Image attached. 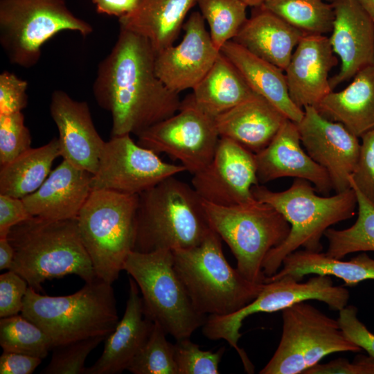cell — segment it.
I'll return each instance as SVG.
<instances>
[{"mask_svg": "<svg viewBox=\"0 0 374 374\" xmlns=\"http://www.w3.org/2000/svg\"><path fill=\"white\" fill-rule=\"evenodd\" d=\"M220 53L235 67L252 91L271 103L288 119L299 123L303 109L289 94L285 71L230 40Z\"/></svg>", "mask_w": 374, "mask_h": 374, "instance_id": "25", "label": "cell"}, {"mask_svg": "<svg viewBox=\"0 0 374 374\" xmlns=\"http://www.w3.org/2000/svg\"><path fill=\"white\" fill-rule=\"evenodd\" d=\"M260 7L305 34L326 35L332 30L333 6L323 0H265Z\"/></svg>", "mask_w": 374, "mask_h": 374, "instance_id": "33", "label": "cell"}, {"mask_svg": "<svg viewBox=\"0 0 374 374\" xmlns=\"http://www.w3.org/2000/svg\"><path fill=\"white\" fill-rule=\"evenodd\" d=\"M30 217L22 199L0 194V238H7L14 226Z\"/></svg>", "mask_w": 374, "mask_h": 374, "instance_id": "44", "label": "cell"}, {"mask_svg": "<svg viewBox=\"0 0 374 374\" xmlns=\"http://www.w3.org/2000/svg\"><path fill=\"white\" fill-rule=\"evenodd\" d=\"M316 108L358 138L374 129V64L359 71L344 89L332 91Z\"/></svg>", "mask_w": 374, "mask_h": 374, "instance_id": "28", "label": "cell"}, {"mask_svg": "<svg viewBox=\"0 0 374 374\" xmlns=\"http://www.w3.org/2000/svg\"><path fill=\"white\" fill-rule=\"evenodd\" d=\"M193 91L197 105L213 118L254 93L239 71L221 53Z\"/></svg>", "mask_w": 374, "mask_h": 374, "instance_id": "30", "label": "cell"}, {"mask_svg": "<svg viewBox=\"0 0 374 374\" xmlns=\"http://www.w3.org/2000/svg\"><path fill=\"white\" fill-rule=\"evenodd\" d=\"M28 288V283L18 274L8 270L0 276V317L19 314Z\"/></svg>", "mask_w": 374, "mask_h": 374, "instance_id": "41", "label": "cell"}, {"mask_svg": "<svg viewBox=\"0 0 374 374\" xmlns=\"http://www.w3.org/2000/svg\"><path fill=\"white\" fill-rule=\"evenodd\" d=\"M197 3L208 24L212 42L220 51L247 21V6L242 0H197Z\"/></svg>", "mask_w": 374, "mask_h": 374, "instance_id": "35", "label": "cell"}, {"mask_svg": "<svg viewBox=\"0 0 374 374\" xmlns=\"http://www.w3.org/2000/svg\"><path fill=\"white\" fill-rule=\"evenodd\" d=\"M175 359L178 374H218L224 347L215 352L202 350L190 338L176 340Z\"/></svg>", "mask_w": 374, "mask_h": 374, "instance_id": "38", "label": "cell"}, {"mask_svg": "<svg viewBox=\"0 0 374 374\" xmlns=\"http://www.w3.org/2000/svg\"><path fill=\"white\" fill-rule=\"evenodd\" d=\"M64 30L86 37L93 28L70 10L66 0H0V44L12 64L33 66L43 44Z\"/></svg>", "mask_w": 374, "mask_h": 374, "instance_id": "10", "label": "cell"}, {"mask_svg": "<svg viewBox=\"0 0 374 374\" xmlns=\"http://www.w3.org/2000/svg\"><path fill=\"white\" fill-rule=\"evenodd\" d=\"M139 195L92 190L80 209L78 226L98 278H118L133 251Z\"/></svg>", "mask_w": 374, "mask_h": 374, "instance_id": "7", "label": "cell"}, {"mask_svg": "<svg viewBox=\"0 0 374 374\" xmlns=\"http://www.w3.org/2000/svg\"><path fill=\"white\" fill-rule=\"evenodd\" d=\"M339 312L337 320L346 337L374 358V334L358 319L357 308L347 305Z\"/></svg>", "mask_w": 374, "mask_h": 374, "instance_id": "43", "label": "cell"}, {"mask_svg": "<svg viewBox=\"0 0 374 374\" xmlns=\"http://www.w3.org/2000/svg\"><path fill=\"white\" fill-rule=\"evenodd\" d=\"M137 143L157 154L179 160L194 175L211 161L220 138L215 118L203 112L191 94L179 110L137 135Z\"/></svg>", "mask_w": 374, "mask_h": 374, "instance_id": "13", "label": "cell"}, {"mask_svg": "<svg viewBox=\"0 0 374 374\" xmlns=\"http://www.w3.org/2000/svg\"><path fill=\"white\" fill-rule=\"evenodd\" d=\"M167 333L154 323L150 335L133 358L127 371L134 374H178L174 344Z\"/></svg>", "mask_w": 374, "mask_h": 374, "instance_id": "36", "label": "cell"}, {"mask_svg": "<svg viewBox=\"0 0 374 374\" xmlns=\"http://www.w3.org/2000/svg\"><path fill=\"white\" fill-rule=\"evenodd\" d=\"M374 21V0H357Z\"/></svg>", "mask_w": 374, "mask_h": 374, "instance_id": "49", "label": "cell"}, {"mask_svg": "<svg viewBox=\"0 0 374 374\" xmlns=\"http://www.w3.org/2000/svg\"><path fill=\"white\" fill-rule=\"evenodd\" d=\"M311 184L295 178L291 186L283 191H272L259 184L251 189L256 199L273 206L290 224L287 238L271 249L264 260L262 267L266 277L275 274L284 258L300 247L321 252V240L326 231L355 213L357 196L352 188L332 196H319Z\"/></svg>", "mask_w": 374, "mask_h": 374, "instance_id": "3", "label": "cell"}, {"mask_svg": "<svg viewBox=\"0 0 374 374\" xmlns=\"http://www.w3.org/2000/svg\"><path fill=\"white\" fill-rule=\"evenodd\" d=\"M255 160L259 184L294 177L309 181L324 195L333 190L328 173L304 151L297 125L288 118L271 142L255 153Z\"/></svg>", "mask_w": 374, "mask_h": 374, "instance_id": "21", "label": "cell"}, {"mask_svg": "<svg viewBox=\"0 0 374 374\" xmlns=\"http://www.w3.org/2000/svg\"><path fill=\"white\" fill-rule=\"evenodd\" d=\"M358 208L356 222L350 227L337 230L328 228L324 236L328 239L326 254L343 259L346 255L358 251H374V205L353 185Z\"/></svg>", "mask_w": 374, "mask_h": 374, "instance_id": "32", "label": "cell"}, {"mask_svg": "<svg viewBox=\"0 0 374 374\" xmlns=\"http://www.w3.org/2000/svg\"><path fill=\"white\" fill-rule=\"evenodd\" d=\"M335 20L329 40L341 61L330 78L332 90L361 70L374 64V21L357 0H334Z\"/></svg>", "mask_w": 374, "mask_h": 374, "instance_id": "18", "label": "cell"}, {"mask_svg": "<svg viewBox=\"0 0 374 374\" xmlns=\"http://www.w3.org/2000/svg\"><path fill=\"white\" fill-rule=\"evenodd\" d=\"M175 176L139 195L133 251L193 247L213 230L202 198Z\"/></svg>", "mask_w": 374, "mask_h": 374, "instance_id": "4", "label": "cell"}, {"mask_svg": "<svg viewBox=\"0 0 374 374\" xmlns=\"http://www.w3.org/2000/svg\"><path fill=\"white\" fill-rule=\"evenodd\" d=\"M60 156L58 138H53L1 166L0 194L23 199L34 193L49 175L53 161Z\"/></svg>", "mask_w": 374, "mask_h": 374, "instance_id": "31", "label": "cell"}, {"mask_svg": "<svg viewBox=\"0 0 374 374\" xmlns=\"http://www.w3.org/2000/svg\"><path fill=\"white\" fill-rule=\"evenodd\" d=\"M301 144L309 156L328 173L336 193L351 188L349 178L359 157V138L341 123L322 116L316 107L303 108L296 123Z\"/></svg>", "mask_w": 374, "mask_h": 374, "instance_id": "16", "label": "cell"}, {"mask_svg": "<svg viewBox=\"0 0 374 374\" xmlns=\"http://www.w3.org/2000/svg\"><path fill=\"white\" fill-rule=\"evenodd\" d=\"M314 374H374V358L358 356L353 363L338 358L327 364H318L312 368Z\"/></svg>", "mask_w": 374, "mask_h": 374, "instance_id": "45", "label": "cell"}, {"mask_svg": "<svg viewBox=\"0 0 374 374\" xmlns=\"http://www.w3.org/2000/svg\"><path fill=\"white\" fill-rule=\"evenodd\" d=\"M349 298L348 290L342 286L334 285L330 276L315 274L304 283L285 276L264 283L257 297L238 311L226 315L208 316L202 327V334L211 340H226L240 355L244 369L251 373L253 366L238 344L242 336L240 330L247 317L259 312L282 311L309 300L323 302L331 310L339 311L348 305Z\"/></svg>", "mask_w": 374, "mask_h": 374, "instance_id": "12", "label": "cell"}, {"mask_svg": "<svg viewBox=\"0 0 374 374\" xmlns=\"http://www.w3.org/2000/svg\"><path fill=\"white\" fill-rule=\"evenodd\" d=\"M283 268L275 274L266 277L265 283L290 276L301 281L308 274L335 276L346 285L353 286L368 279L374 280V259L362 253L350 260L328 256L326 253L296 250L287 256Z\"/></svg>", "mask_w": 374, "mask_h": 374, "instance_id": "29", "label": "cell"}, {"mask_svg": "<svg viewBox=\"0 0 374 374\" xmlns=\"http://www.w3.org/2000/svg\"><path fill=\"white\" fill-rule=\"evenodd\" d=\"M14 259V249L7 238H0V270L11 267Z\"/></svg>", "mask_w": 374, "mask_h": 374, "instance_id": "48", "label": "cell"}, {"mask_svg": "<svg viewBox=\"0 0 374 374\" xmlns=\"http://www.w3.org/2000/svg\"><path fill=\"white\" fill-rule=\"evenodd\" d=\"M100 14L116 16L118 18L132 12L140 0H91Z\"/></svg>", "mask_w": 374, "mask_h": 374, "instance_id": "47", "label": "cell"}, {"mask_svg": "<svg viewBox=\"0 0 374 374\" xmlns=\"http://www.w3.org/2000/svg\"><path fill=\"white\" fill-rule=\"evenodd\" d=\"M258 184L255 154L225 137L220 138L210 163L192 179L203 201L223 206L254 200L251 189Z\"/></svg>", "mask_w": 374, "mask_h": 374, "instance_id": "15", "label": "cell"}, {"mask_svg": "<svg viewBox=\"0 0 374 374\" xmlns=\"http://www.w3.org/2000/svg\"><path fill=\"white\" fill-rule=\"evenodd\" d=\"M211 227L224 240L237 261L236 268L249 280L263 283V262L283 242L290 224L271 205L254 199L229 206L203 201Z\"/></svg>", "mask_w": 374, "mask_h": 374, "instance_id": "8", "label": "cell"}, {"mask_svg": "<svg viewBox=\"0 0 374 374\" xmlns=\"http://www.w3.org/2000/svg\"><path fill=\"white\" fill-rule=\"evenodd\" d=\"M50 112L59 132L61 157L93 175L105 141L95 128L89 105L62 90L53 91Z\"/></svg>", "mask_w": 374, "mask_h": 374, "instance_id": "19", "label": "cell"}, {"mask_svg": "<svg viewBox=\"0 0 374 374\" xmlns=\"http://www.w3.org/2000/svg\"><path fill=\"white\" fill-rule=\"evenodd\" d=\"M104 336L92 337L53 348L48 365L41 371L43 374H84L85 361Z\"/></svg>", "mask_w": 374, "mask_h": 374, "instance_id": "37", "label": "cell"}, {"mask_svg": "<svg viewBox=\"0 0 374 374\" xmlns=\"http://www.w3.org/2000/svg\"><path fill=\"white\" fill-rule=\"evenodd\" d=\"M183 29L181 42L157 53L154 61L158 78L177 93L193 89L220 53L212 42L200 12H192Z\"/></svg>", "mask_w": 374, "mask_h": 374, "instance_id": "17", "label": "cell"}, {"mask_svg": "<svg viewBox=\"0 0 374 374\" xmlns=\"http://www.w3.org/2000/svg\"><path fill=\"white\" fill-rule=\"evenodd\" d=\"M141 293L147 317L176 340L190 338L207 317L194 307L174 267L172 251H132L123 265Z\"/></svg>", "mask_w": 374, "mask_h": 374, "instance_id": "9", "label": "cell"}, {"mask_svg": "<svg viewBox=\"0 0 374 374\" xmlns=\"http://www.w3.org/2000/svg\"><path fill=\"white\" fill-rule=\"evenodd\" d=\"M0 345L5 352L28 355L42 359L52 350L44 332L21 314L1 318Z\"/></svg>", "mask_w": 374, "mask_h": 374, "instance_id": "34", "label": "cell"}, {"mask_svg": "<svg viewBox=\"0 0 374 374\" xmlns=\"http://www.w3.org/2000/svg\"><path fill=\"white\" fill-rule=\"evenodd\" d=\"M258 8L232 40L285 71L305 33L260 6Z\"/></svg>", "mask_w": 374, "mask_h": 374, "instance_id": "26", "label": "cell"}, {"mask_svg": "<svg viewBox=\"0 0 374 374\" xmlns=\"http://www.w3.org/2000/svg\"><path fill=\"white\" fill-rule=\"evenodd\" d=\"M11 270L39 292L46 280L73 274L86 283L97 277L80 234L77 218L51 220L32 216L14 226Z\"/></svg>", "mask_w": 374, "mask_h": 374, "instance_id": "2", "label": "cell"}, {"mask_svg": "<svg viewBox=\"0 0 374 374\" xmlns=\"http://www.w3.org/2000/svg\"><path fill=\"white\" fill-rule=\"evenodd\" d=\"M21 314L44 332L52 349L92 337H107L119 321L112 285L98 278L67 296L42 295L28 287Z\"/></svg>", "mask_w": 374, "mask_h": 374, "instance_id": "5", "label": "cell"}, {"mask_svg": "<svg viewBox=\"0 0 374 374\" xmlns=\"http://www.w3.org/2000/svg\"><path fill=\"white\" fill-rule=\"evenodd\" d=\"M92 175L63 159L23 202L32 216L51 220L75 219L92 190Z\"/></svg>", "mask_w": 374, "mask_h": 374, "instance_id": "22", "label": "cell"}, {"mask_svg": "<svg viewBox=\"0 0 374 374\" xmlns=\"http://www.w3.org/2000/svg\"><path fill=\"white\" fill-rule=\"evenodd\" d=\"M42 361L37 357L3 351L0 357V374H31Z\"/></svg>", "mask_w": 374, "mask_h": 374, "instance_id": "46", "label": "cell"}, {"mask_svg": "<svg viewBox=\"0 0 374 374\" xmlns=\"http://www.w3.org/2000/svg\"><path fill=\"white\" fill-rule=\"evenodd\" d=\"M338 63L329 37L305 34L296 46L285 71L289 94L299 107H317L332 90L328 78Z\"/></svg>", "mask_w": 374, "mask_h": 374, "instance_id": "20", "label": "cell"}, {"mask_svg": "<svg viewBox=\"0 0 374 374\" xmlns=\"http://www.w3.org/2000/svg\"><path fill=\"white\" fill-rule=\"evenodd\" d=\"M213 230L198 245L172 251L174 267L195 309L206 317L238 311L255 299L263 283L251 282L224 256Z\"/></svg>", "mask_w": 374, "mask_h": 374, "instance_id": "6", "label": "cell"}, {"mask_svg": "<svg viewBox=\"0 0 374 374\" xmlns=\"http://www.w3.org/2000/svg\"><path fill=\"white\" fill-rule=\"evenodd\" d=\"M156 53L148 39L120 28L110 53L100 62L94 98L112 116V136L138 135L174 115L181 100L155 71Z\"/></svg>", "mask_w": 374, "mask_h": 374, "instance_id": "1", "label": "cell"}, {"mask_svg": "<svg viewBox=\"0 0 374 374\" xmlns=\"http://www.w3.org/2000/svg\"><path fill=\"white\" fill-rule=\"evenodd\" d=\"M360 138L357 163L349 181L374 205V129Z\"/></svg>", "mask_w": 374, "mask_h": 374, "instance_id": "40", "label": "cell"}, {"mask_svg": "<svg viewBox=\"0 0 374 374\" xmlns=\"http://www.w3.org/2000/svg\"><path fill=\"white\" fill-rule=\"evenodd\" d=\"M31 135L21 112L0 115V165L3 166L30 148Z\"/></svg>", "mask_w": 374, "mask_h": 374, "instance_id": "39", "label": "cell"}, {"mask_svg": "<svg viewBox=\"0 0 374 374\" xmlns=\"http://www.w3.org/2000/svg\"><path fill=\"white\" fill-rule=\"evenodd\" d=\"M247 6L258 8L262 6L265 0H242Z\"/></svg>", "mask_w": 374, "mask_h": 374, "instance_id": "50", "label": "cell"}, {"mask_svg": "<svg viewBox=\"0 0 374 374\" xmlns=\"http://www.w3.org/2000/svg\"><path fill=\"white\" fill-rule=\"evenodd\" d=\"M184 171L182 165L165 162L156 152L134 142L130 134L112 136L105 143L91 185L92 190L139 195Z\"/></svg>", "mask_w": 374, "mask_h": 374, "instance_id": "14", "label": "cell"}, {"mask_svg": "<svg viewBox=\"0 0 374 374\" xmlns=\"http://www.w3.org/2000/svg\"><path fill=\"white\" fill-rule=\"evenodd\" d=\"M323 1H325V0H323ZM333 1H334V0H333Z\"/></svg>", "mask_w": 374, "mask_h": 374, "instance_id": "51", "label": "cell"}, {"mask_svg": "<svg viewBox=\"0 0 374 374\" xmlns=\"http://www.w3.org/2000/svg\"><path fill=\"white\" fill-rule=\"evenodd\" d=\"M287 118L262 96L249 98L215 118L220 137L230 139L253 153L264 149Z\"/></svg>", "mask_w": 374, "mask_h": 374, "instance_id": "24", "label": "cell"}, {"mask_svg": "<svg viewBox=\"0 0 374 374\" xmlns=\"http://www.w3.org/2000/svg\"><path fill=\"white\" fill-rule=\"evenodd\" d=\"M28 83L15 73L0 74V115L21 112L28 103Z\"/></svg>", "mask_w": 374, "mask_h": 374, "instance_id": "42", "label": "cell"}, {"mask_svg": "<svg viewBox=\"0 0 374 374\" xmlns=\"http://www.w3.org/2000/svg\"><path fill=\"white\" fill-rule=\"evenodd\" d=\"M197 0H140L132 12L118 18L119 27L149 41L156 54L173 45Z\"/></svg>", "mask_w": 374, "mask_h": 374, "instance_id": "27", "label": "cell"}, {"mask_svg": "<svg viewBox=\"0 0 374 374\" xmlns=\"http://www.w3.org/2000/svg\"><path fill=\"white\" fill-rule=\"evenodd\" d=\"M279 344L260 374H300L326 356L339 352H359L332 319L305 301L282 310Z\"/></svg>", "mask_w": 374, "mask_h": 374, "instance_id": "11", "label": "cell"}, {"mask_svg": "<svg viewBox=\"0 0 374 374\" xmlns=\"http://www.w3.org/2000/svg\"><path fill=\"white\" fill-rule=\"evenodd\" d=\"M129 295L123 316L107 337L98 360L84 374H118L127 370L134 356L148 340L154 322L145 313L139 288L129 279Z\"/></svg>", "mask_w": 374, "mask_h": 374, "instance_id": "23", "label": "cell"}]
</instances>
